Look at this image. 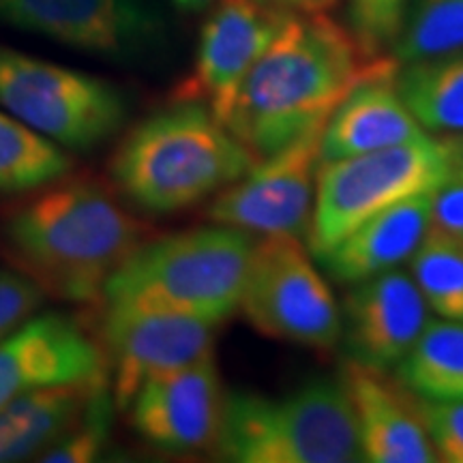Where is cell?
Wrapping results in <instances>:
<instances>
[{
  "instance_id": "obj_5",
  "label": "cell",
  "mask_w": 463,
  "mask_h": 463,
  "mask_svg": "<svg viewBox=\"0 0 463 463\" xmlns=\"http://www.w3.org/2000/svg\"><path fill=\"white\" fill-rule=\"evenodd\" d=\"M215 449L236 463L363 461L350 399L341 380L328 378L281 397L225 395Z\"/></svg>"
},
{
  "instance_id": "obj_20",
  "label": "cell",
  "mask_w": 463,
  "mask_h": 463,
  "mask_svg": "<svg viewBox=\"0 0 463 463\" xmlns=\"http://www.w3.org/2000/svg\"><path fill=\"white\" fill-rule=\"evenodd\" d=\"M395 367V380L419 399L463 402V322L430 320Z\"/></svg>"
},
{
  "instance_id": "obj_6",
  "label": "cell",
  "mask_w": 463,
  "mask_h": 463,
  "mask_svg": "<svg viewBox=\"0 0 463 463\" xmlns=\"http://www.w3.org/2000/svg\"><path fill=\"white\" fill-rule=\"evenodd\" d=\"M453 165V146L447 137L436 136L324 161L317 170L307 247L314 256H322L364 219L414 195L433 194L447 181Z\"/></svg>"
},
{
  "instance_id": "obj_26",
  "label": "cell",
  "mask_w": 463,
  "mask_h": 463,
  "mask_svg": "<svg viewBox=\"0 0 463 463\" xmlns=\"http://www.w3.org/2000/svg\"><path fill=\"white\" fill-rule=\"evenodd\" d=\"M408 0H350V33L364 56L391 54L402 33Z\"/></svg>"
},
{
  "instance_id": "obj_15",
  "label": "cell",
  "mask_w": 463,
  "mask_h": 463,
  "mask_svg": "<svg viewBox=\"0 0 463 463\" xmlns=\"http://www.w3.org/2000/svg\"><path fill=\"white\" fill-rule=\"evenodd\" d=\"M339 309L341 339L352 361L384 372L408 354L430 322L420 289L397 269L352 283Z\"/></svg>"
},
{
  "instance_id": "obj_10",
  "label": "cell",
  "mask_w": 463,
  "mask_h": 463,
  "mask_svg": "<svg viewBox=\"0 0 463 463\" xmlns=\"http://www.w3.org/2000/svg\"><path fill=\"white\" fill-rule=\"evenodd\" d=\"M101 305L95 339L120 412L129 408L146 380L213 354L217 322L174 311Z\"/></svg>"
},
{
  "instance_id": "obj_2",
  "label": "cell",
  "mask_w": 463,
  "mask_h": 463,
  "mask_svg": "<svg viewBox=\"0 0 463 463\" xmlns=\"http://www.w3.org/2000/svg\"><path fill=\"white\" fill-rule=\"evenodd\" d=\"M0 236L45 297L86 305L101 303L109 277L150 239V228L101 184L56 181L11 211Z\"/></svg>"
},
{
  "instance_id": "obj_29",
  "label": "cell",
  "mask_w": 463,
  "mask_h": 463,
  "mask_svg": "<svg viewBox=\"0 0 463 463\" xmlns=\"http://www.w3.org/2000/svg\"><path fill=\"white\" fill-rule=\"evenodd\" d=\"M431 228L463 241V157L457 153L447 181L431 195Z\"/></svg>"
},
{
  "instance_id": "obj_9",
  "label": "cell",
  "mask_w": 463,
  "mask_h": 463,
  "mask_svg": "<svg viewBox=\"0 0 463 463\" xmlns=\"http://www.w3.org/2000/svg\"><path fill=\"white\" fill-rule=\"evenodd\" d=\"M0 24L114 62H140L165 39L148 0H0Z\"/></svg>"
},
{
  "instance_id": "obj_25",
  "label": "cell",
  "mask_w": 463,
  "mask_h": 463,
  "mask_svg": "<svg viewBox=\"0 0 463 463\" xmlns=\"http://www.w3.org/2000/svg\"><path fill=\"white\" fill-rule=\"evenodd\" d=\"M114 397L109 391V382L101 384L92 392L82 414L75 419L69 430L50 444L37 461L43 463H86L99 459L109 442L114 420Z\"/></svg>"
},
{
  "instance_id": "obj_8",
  "label": "cell",
  "mask_w": 463,
  "mask_h": 463,
  "mask_svg": "<svg viewBox=\"0 0 463 463\" xmlns=\"http://www.w3.org/2000/svg\"><path fill=\"white\" fill-rule=\"evenodd\" d=\"M266 337L328 350L341 341V309L298 236L270 234L249 253L241 303Z\"/></svg>"
},
{
  "instance_id": "obj_33",
  "label": "cell",
  "mask_w": 463,
  "mask_h": 463,
  "mask_svg": "<svg viewBox=\"0 0 463 463\" xmlns=\"http://www.w3.org/2000/svg\"><path fill=\"white\" fill-rule=\"evenodd\" d=\"M262 3H269V5H277V7H288V9H297V5H294V0H262Z\"/></svg>"
},
{
  "instance_id": "obj_30",
  "label": "cell",
  "mask_w": 463,
  "mask_h": 463,
  "mask_svg": "<svg viewBox=\"0 0 463 463\" xmlns=\"http://www.w3.org/2000/svg\"><path fill=\"white\" fill-rule=\"evenodd\" d=\"M176 9H181L183 14H200V11L208 9L213 5V0H170Z\"/></svg>"
},
{
  "instance_id": "obj_3",
  "label": "cell",
  "mask_w": 463,
  "mask_h": 463,
  "mask_svg": "<svg viewBox=\"0 0 463 463\" xmlns=\"http://www.w3.org/2000/svg\"><path fill=\"white\" fill-rule=\"evenodd\" d=\"M256 159L202 103L174 101L140 120L109 159L116 191L150 215H170L211 198Z\"/></svg>"
},
{
  "instance_id": "obj_14",
  "label": "cell",
  "mask_w": 463,
  "mask_h": 463,
  "mask_svg": "<svg viewBox=\"0 0 463 463\" xmlns=\"http://www.w3.org/2000/svg\"><path fill=\"white\" fill-rule=\"evenodd\" d=\"M103 380L108 369L99 344L67 314L34 316L0 341V408L39 386Z\"/></svg>"
},
{
  "instance_id": "obj_18",
  "label": "cell",
  "mask_w": 463,
  "mask_h": 463,
  "mask_svg": "<svg viewBox=\"0 0 463 463\" xmlns=\"http://www.w3.org/2000/svg\"><path fill=\"white\" fill-rule=\"evenodd\" d=\"M431 195L422 194L399 202L347 232L317 256L326 275L352 286L408 262L431 228Z\"/></svg>"
},
{
  "instance_id": "obj_31",
  "label": "cell",
  "mask_w": 463,
  "mask_h": 463,
  "mask_svg": "<svg viewBox=\"0 0 463 463\" xmlns=\"http://www.w3.org/2000/svg\"><path fill=\"white\" fill-rule=\"evenodd\" d=\"M335 3H337V0H294L298 11H326L328 7H333Z\"/></svg>"
},
{
  "instance_id": "obj_19",
  "label": "cell",
  "mask_w": 463,
  "mask_h": 463,
  "mask_svg": "<svg viewBox=\"0 0 463 463\" xmlns=\"http://www.w3.org/2000/svg\"><path fill=\"white\" fill-rule=\"evenodd\" d=\"M92 384H50L15 397L0 408V463L37 459L73 425L92 392Z\"/></svg>"
},
{
  "instance_id": "obj_24",
  "label": "cell",
  "mask_w": 463,
  "mask_h": 463,
  "mask_svg": "<svg viewBox=\"0 0 463 463\" xmlns=\"http://www.w3.org/2000/svg\"><path fill=\"white\" fill-rule=\"evenodd\" d=\"M463 52V0H416L391 56L399 65Z\"/></svg>"
},
{
  "instance_id": "obj_1",
  "label": "cell",
  "mask_w": 463,
  "mask_h": 463,
  "mask_svg": "<svg viewBox=\"0 0 463 463\" xmlns=\"http://www.w3.org/2000/svg\"><path fill=\"white\" fill-rule=\"evenodd\" d=\"M372 61L350 28L324 11L294 9L249 69L225 127L253 159L270 157L326 125Z\"/></svg>"
},
{
  "instance_id": "obj_32",
  "label": "cell",
  "mask_w": 463,
  "mask_h": 463,
  "mask_svg": "<svg viewBox=\"0 0 463 463\" xmlns=\"http://www.w3.org/2000/svg\"><path fill=\"white\" fill-rule=\"evenodd\" d=\"M447 140L450 142V146L455 148V153L459 155V157H463V133L461 136H444Z\"/></svg>"
},
{
  "instance_id": "obj_27",
  "label": "cell",
  "mask_w": 463,
  "mask_h": 463,
  "mask_svg": "<svg viewBox=\"0 0 463 463\" xmlns=\"http://www.w3.org/2000/svg\"><path fill=\"white\" fill-rule=\"evenodd\" d=\"M45 292L22 270L0 269V341L31 320Z\"/></svg>"
},
{
  "instance_id": "obj_17",
  "label": "cell",
  "mask_w": 463,
  "mask_h": 463,
  "mask_svg": "<svg viewBox=\"0 0 463 463\" xmlns=\"http://www.w3.org/2000/svg\"><path fill=\"white\" fill-rule=\"evenodd\" d=\"M399 62L375 56L358 82L328 116L320 137V164L356 157L431 136L405 106L397 89Z\"/></svg>"
},
{
  "instance_id": "obj_21",
  "label": "cell",
  "mask_w": 463,
  "mask_h": 463,
  "mask_svg": "<svg viewBox=\"0 0 463 463\" xmlns=\"http://www.w3.org/2000/svg\"><path fill=\"white\" fill-rule=\"evenodd\" d=\"M397 89L405 106L431 136L463 133V52L399 65Z\"/></svg>"
},
{
  "instance_id": "obj_22",
  "label": "cell",
  "mask_w": 463,
  "mask_h": 463,
  "mask_svg": "<svg viewBox=\"0 0 463 463\" xmlns=\"http://www.w3.org/2000/svg\"><path fill=\"white\" fill-rule=\"evenodd\" d=\"M71 167L67 148L0 109V194L39 191L62 181Z\"/></svg>"
},
{
  "instance_id": "obj_23",
  "label": "cell",
  "mask_w": 463,
  "mask_h": 463,
  "mask_svg": "<svg viewBox=\"0 0 463 463\" xmlns=\"http://www.w3.org/2000/svg\"><path fill=\"white\" fill-rule=\"evenodd\" d=\"M410 270L430 311L463 322V241L430 228L410 258Z\"/></svg>"
},
{
  "instance_id": "obj_13",
  "label": "cell",
  "mask_w": 463,
  "mask_h": 463,
  "mask_svg": "<svg viewBox=\"0 0 463 463\" xmlns=\"http://www.w3.org/2000/svg\"><path fill=\"white\" fill-rule=\"evenodd\" d=\"M225 392L213 354L146 380L131 399V427L164 453L187 455L215 447Z\"/></svg>"
},
{
  "instance_id": "obj_16",
  "label": "cell",
  "mask_w": 463,
  "mask_h": 463,
  "mask_svg": "<svg viewBox=\"0 0 463 463\" xmlns=\"http://www.w3.org/2000/svg\"><path fill=\"white\" fill-rule=\"evenodd\" d=\"M339 380L354 412L363 461H439L419 399L397 380L389 378L384 369L347 358Z\"/></svg>"
},
{
  "instance_id": "obj_11",
  "label": "cell",
  "mask_w": 463,
  "mask_h": 463,
  "mask_svg": "<svg viewBox=\"0 0 463 463\" xmlns=\"http://www.w3.org/2000/svg\"><path fill=\"white\" fill-rule=\"evenodd\" d=\"M322 129L256 161L245 176L215 194L208 219L247 234L305 239L314 217Z\"/></svg>"
},
{
  "instance_id": "obj_28",
  "label": "cell",
  "mask_w": 463,
  "mask_h": 463,
  "mask_svg": "<svg viewBox=\"0 0 463 463\" xmlns=\"http://www.w3.org/2000/svg\"><path fill=\"white\" fill-rule=\"evenodd\" d=\"M419 408L439 461L463 463V402L419 399Z\"/></svg>"
},
{
  "instance_id": "obj_12",
  "label": "cell",
  "mask_w": 463,
  "mask_h": 463,
  "mask_svg": "<svg viewBox=\"0 0 463 463\" xmlns=\"http://www.w3.org/2000/svg\"><path fill=\"white\" fill-rule=\"evenodd\" d=\"M292 11L262 0H213L194 71L174 92V101L202 103L219 123H228L242 80Z\"/></svg>"
},
{
  "instance_id": "obj_7",
  "label": "cell",
  "mask_w": 463,
  "mask_h": 463,
  "mask_svg": "<svg viewBox=\"0 0 463 463\" xmlns=\"http://www.w3.org/2000/svg\"><path fill=\"white\" fill-rule=\"evenodd\" d=\"M0 109L67 150H90L120 131L125 92L108 80L0 45Z\"/></svg>"
},
{
  "instance_id": "obj_4",
  "label": "cell",
  "mask_w": 463,
  "mask_h": 463,
  "mask_svg": "<svg viewBox=\"0 0 463 463\" xmlns=\"http://www.w3.org/2000/svg\"><path fill=\"white\" fill-rule=\"evenodd\" d=\"M251 247L247 232L219 223L148 239L109 277L101 303L219 324L239 309Z\"/></svg>"
}]
</instances>
